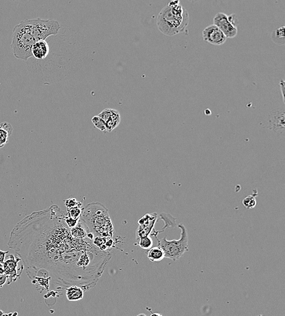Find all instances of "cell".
<instances>
[{
  "label": "cell",
  "mask_w": 285,
  "mask_h": 316,
  "mask_svg": "<svg viewBox=\"0 0 285 316\" xmlns=\"http://www.w3.org/2000/svg\"><path fill=\"white\" fill-rule=\"evenodd\" d=\"M56 205L32 213L12 229L8 243L34 284L62 292L71 286L94 287L111 258L93 240L75 238Z\"/></svg>",
  "instance_id": "cell-1"
},
{
  "label": "cell",
  "mask_w": 285,
  "mask_h": 316,
  "mask_svg": "<svg viewBox=\"0 0 285 316\" xmlns=\"http://www.w3.org/2000/svg\"><path fill=\"white\" fill-rule=\"evenodd\" d=\"M159 30L167 36L184 32L189 24V15L180 0H170L159 13L156 21Z\"/></svg>",
  "instance_id": "cell-2"
},
{
  "label": "cell",
  "mask_w": 285,
  "mask_h": 316,
  "mask_svg": "<svg viewBox=\"0 0 285 316\" xmlns=\"http://www.w3.org/2000/svg\"><path fill=\"white\" fill-rule=\"evenodd\" d=\"M80 219L88 231L96 237L113 239L114 228L109 210L100 203L88 204L82 210Z\"/></svg>",
  "instance_id": "cell-3"
},
{
  "label": "cell",
  "mask_w": 285,
  "mask_h": 316,
  "mask_svg": "<svg viewBox=\"0 0 285 316\" xmlns=\"http://www.w3.org/2000/svg\"><path fill=\"white\" fill-rule=\"evenodd\" d=\"M37 42L21 25L15 26L13 30L11 46L13 54L16 58L28 61L29 58L32 57V48Z\"/></svg>",
  "instance_id": "cell-4"
},
{
  "label": "cell",
  "mask_w": 285,
  "mask_h": 316,
  "mask_svg": "<svg viewBox=\"0 0 285 316\" xmlns=\"http://www.w3.org/2000/svg\"><path fill=\"white\" fill-rule=\"evenodd\" d=\"M26 31L33 36L36 41H45L51 35L58 34L60 25L57 21L35 18L25 19L19 24Z\"/></svg>",
  "instance_id": "cell-5"
},
{
  "label": "cell",
  "mask_w": 285,
  "mask_h": 316,
  "mask_svg": "<svg viewBox=\"0 0 285 316\" xmlns=\"http://www.w3.org/2000/svg\"><path fill=\"white\" fill-rule=\"evenodd\" d=\"M178 227L181 230V237L178 240L168 241L167 236L161 240H158L156 237L158 246L165 252V258L171 259L174 262L178 261L185 252L189 251L188 233L186 227L182 223L179 224Z\"/></svg>",
  "instance_id": "cell-6"
},
{
  "label": "cell",
  "mask_w": 285,
  "mask_h": 316,
  "mask_svg": "<svg viewBox=\"0 0 285 316\" xmlns=\"http://www.w3.org/2000/svg\"><path fill=\"white\" fill-rule=\"evenodd\" d=\"M237 18L234 14L227 15L224 13L219 12L214 18V25L224 33L226 37L232 38L238 34Z\"/></svg>",
  "instance_id": "cell-7"
},
{
  "label": "cell",
  "mask_w": 285,
  "mask_h": 316,
  "mask_svg": "<svg viewBox=\"0 0 285 316\" xmlns=\"http://www.w3.org/2000/svg\"><path fill=\"white\" fill-rule=\"evenodd\" d=\"M8 256L9 259L7 261L3 263V265L5 274L7 276V280H8V285H9L19 278L24 268V265H22L21 268H18V263L22 261L18 255H16L14 256L10 254Z\"/></svg>",
  "instance_id": "cell-8"
},
{
  "label": "cell",
  "mask_w": 285,
  "mask_h": 316,
  "mask_svg": "<svg viewBox=\"0 0 285 316\" xmlns=\"http://www.w3.org/2000/svg\"><path fill=\"white\" fill-rule=\"evenodd\" d=\"M157 218L158 215L156 213H147L139 220V228L136 232V240L150 235L157 221Z\"/></svg>",
  "instance_id": "cell-9"
},
{
  "label": "cell",
  "mask_w": 285,
  "mask_h": 316,
  "mask_svg": "<svg viewBox=\"0 0 285 316\" xmlns=\"http://www.w3.org/2000/svg\"><path fill=\"white\" fill-rule=\"evenodd\" d=\"M204 41L214 45H222L227 41V37L217 26L211 25L202 31Z\"/></svg>",
  "instance_id": "cell-10"
},
{
  "label": "cell",
  "mask_w": 285,
  "mask_h": 316,
  "mask_svg": "<svg viewBox=\"0 0 285 316\" xmlns=\"http://www.w3.org/2000/svg\"><path fill=\"white\" fill-rule=\"evenodd\" d=\"M65 206L68 209L66 221L70 228H73L79 221L82 210V203L78 202L76 199H68L65 202Z\"/></svg>",
  "instance_id": "cell-11"
},
{
  "label": "cell",
  "mask_w": 285,
  "mask_h": 316,
  "mask_svg": "<svg viewBox=\"0 0 285 316\" xmlns=\"http://www.w3.org/2000/svg\"><path fill=\"white\" fill-rule=\"evenodd\" d=\"M105 123L107 127V131L111 132L119 126L121 117L119 112L111 108H106L98 115Z\"/></svg>",
  "instance_id": "cell-12"
},
{
  "label": "cell",
  "mask_w": 285,
  "mask_h": 316,
  "mask_svg": "<svg viewBox=\"0 0 285 316\" xmlns=\"http://www.w3.org/2000/svg\"><path fill=\"white\" fill-rule=\"evenodd\" d=\"M285 115L284 110H280L272 112L269 116V129L273 130L275 132L282 134L284 131Z\"/></svg>",
  "instance_id": "cell-13"
},
{
  "label": "cell",
  "mask_w": 285,
  "mask_h": 316,
  "mask_svg": "<svg viewBox=\"0 0 285 316\" xmlns=\"http://www.w3.org/2000/svg\"><path fill=\"white\" fill-rule=\"evenodd\" d=\"M50 52V47L46 41L35 42L32 48V56L38 60H44Z\"/></svg>",
  "instance_id": "cell-14"
},
{
  "label": "cell",
  "mask_w": 285,
  "mask_h": 316,
  "mask_svg": "<svg viewBox=\"0 0 285 316\" xmlns=\"http://www.w3.org/2000/svg\"><path fill=\"white\" fill-rule=\"evenodd\" d=\"M159 216L160 219L159 220H162L163 221L165 222V226L163 227L162 229L160 230V231H156V230L153 229V232L150 233V235L157 237V235H158L159 233L165 231L167 229L175 228V227H178L176 223V219L170 215V214L162 213L160 214Z\"/></svg>",
  "instance_id": "cell-15"
},
{
  "label": "cell",
  "mask_w": 285,
  "mask_h": 316,
  "mask_svg": "<svg viewBox=\"0 0 285 316\" xmlns=\"http://www.w3.org/2000/svg\"><path fill=\"white\" fill-rule=\"evenodd\" d=\"M66 296L68 300L71 302H77L84 298V291L78 286H71L66 289Z\"/></svg>",
  "instance_id": "cell-16"
},
{
  "label": "cell",
  "mask_w": 285,
  "mask_h": 316,
  "mask_svg": "<svg viewBox=\"0 0 285 316\" xmlns=\"http://www.w3.org/2000/svg\"><path fill=\"white\" fill-rule=\"evenodd\" d=\"M13 128L11 125L6 123L0 124V148L5 146L8 142V139L12 133Z\"/></svg>",
  "instance_id": "cell-17"
},
{
  "label": "cell",
  "mask_w": 285,
  "mask_h": 316,
  "mask_svg": "<svg viewBox=\"0 0 285 316\" xmlns=\"http://www.w3.org/2000/svg\"><path fill=\"white\" fill-rule=\"evenodd\" d=\"M147 256L150 261L152 262H159L165 258V252L160 247H153L149 249L147 252Z\"/></svg>",
  "instance_id": "cell-18"
},
{
  "label": "cell",
  "mask_w": 285,
  "mask_h": 316,
  "mask_svg": "<svg viewBox=\"0 0 285 316\" xmlns=\"http://www.w3.org/2000/svg\"><path fill=\"white\" fill-rule=\"evenodd\" d=\"M284 29V26H283L273 31L271 37L275 44L278 45L285 44Z\"/></svg>",
  "instance_id": "cell-19"
},
{
  "label": "cell",
  "mask_w": 285,
  "mask_h": 316,
  "mask_svg": "<svg viewBox=\"0 0 285 316\" xmlns=\"http://www.w3.org/2000/svg\"><path fill=\"white\" fill-rule=\"evenodd\" d=\"M137 241H138L137 244L143 249L149 250L153 246V240L150 238V236L143 237V238L140 239Z\"/></svg>",
  "instance_id": "cell-20"
},
{
  "label": "cell",
  "mask_w": 285,
  "mask_h": 316,
  "mask_svg": "<svg viewBox=\"0 0 285 316\" xmlns=\"http://www.w3.org/2000/svg\"><path fill=\"white\" fill-rule=\"evenodd\" d=\"M95 127L101 131H107V127L105 122L99 116H95L91 120Z\"/></svg>",
  "instance_id": "cell-21"
},
{
  "label": "cell",
  "mask_w": 285,
  "mask_h": 316,
  "mask_svg": "<svg viewBox=\"0 0 285 316\" xmlns=\"http://www.w3.org/2000/svg\"><path fill=\"white\" fill-rule=\"evenodd\" d=\"M243 206L248 209H254L257 205V200L253 195L246 197L243 201Z\"/></svg>",
  "instance_id": "cell-22"
},
{
  "label": "cell",
  "mask_w": 285,
  "mask_h": 316,
  "mask_svg": "<svg viewBox=\"0 0 285 316\" xmlns=\"http://www.w3.org/2000/svg\"><path fill=\"white\" fill-rule=\"evenodd\" d=\"M7 281V276L5 274H0V287H2Z\"/></svg>",
  "instance_id": "cell-23"
},
{
  "label": "cell",
  "mask_w": 285,
  "mask_h": 316,
  "mask_svg": "<svg viewBox=\"0 0 285 316\" xmlns=\"http://www.w3.org/2000/svg\"><path fill=\"white\" fill-rule=\"evenodd\" d=\"M8 253L9 251H3L2 250H0V263H2V264L5 262L6 255Z\"/></svg>",
  "instance_id": "cell-24"
},
{
  "label": "cell",
  "mask_w": 285,
  "mask_h": 316,
  "mask_svg": "<svg viewBox=\"0 0 285 316\" xmlns=\"http://www.w3.org/2000/svg\"><path fill=\"white\" fill-rule=\"evenodd\" d=\"M280 86L281 94H282L283 103H284V82L283 81H281L280 82Z\"/></svg>",
  "instance_id": "cell-25"
},
{
  "label": "cell",
  "mask_w": 285,
  "mask_h": 316,
  "mask_svg": "<svg viewBox=\"0 0 285 316\" xmlns=\"http://www.w3.org/2000/svg\"><path fill=\"white\" fill-rule=\"evenodd\" d=\"M188 1L192 2V3H195V2L201 1V0H188Z\"/></svg>",
  "instance_id": "cell-26"
},
{
  "label": "cell",
  "mask_w": 285,
  "mask_h": 316,
  "mask_svg": "<svg viewBox=\"0 0 285 316\" xmlns=\"http://www.w3.org/2000/svg\"><path fill=\"white\" fill-rule=\"evenodd\" d=\"M4 314H5L4 312H3V311L0 310V316L4 315Z\"/></svg>",
  "instance_id": "cell-27"
},
{
  "label": "cell",
  "mask_w": 285,
  "mask_h": 316,
  "mask_svg": "<svg viewBox=\"0 0 285 316\" xmlns=\"http://www.w3.org/2000/svg\"><path fill=\"white\" fill-rule=\"evenodd\" d=\"M161 315V314H158V313H155V314H152V315Z\"/></svg>",
  "instance_id": "cell-28"
},
{
  "label": "cell",
  "mask_w": 285,
  "mask_h": 316,
  "mask_svg": "<svg viewBox=\"0 0 285 316\" xmlns=\"http://www.w3.org/2000/svg\"><path fill=\"white\" fill-rule=\"evenodd\" d=\"M3 266L2 263H0V267H2Z\"/></svg>",
  "instance_id": "cell-29"
}]
</instances>
